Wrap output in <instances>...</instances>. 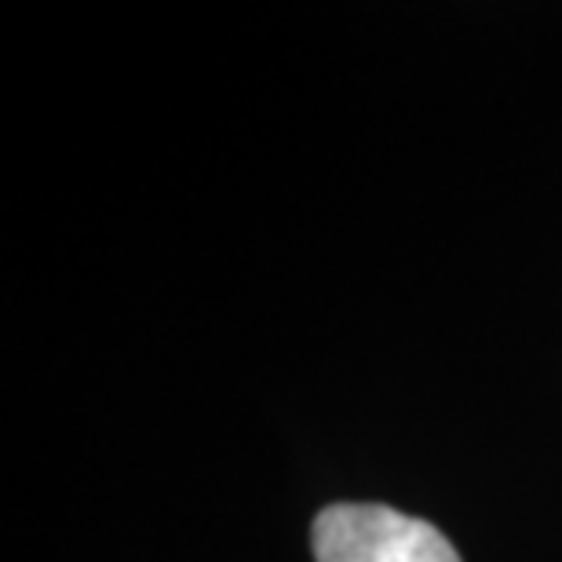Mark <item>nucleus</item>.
<instances>
[{"label": "nucleus", "mask_w": 562, "mask_h": 562, "mask_svg": "<svg viewBox=\"0 0 562 562\" xmlns=\"http://www.w3.org/2000/svg\"><path fill=\"white\" fill-rule=\"evenodd\" d=\"M318 562H460L431 522L384 504H333L314 519Z\"/></svg>", "instance_id": "nucleus-1"}]
</instances>
